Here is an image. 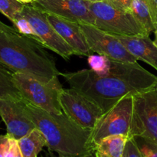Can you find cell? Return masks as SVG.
<instances>
[{
  "instance_id": "cell-26",
  "label": "cell",
  "mask_w": 157,
  "mask_h": 157,
  "mask_svg": "<svg viewBox=\"0 0 157 157\" xmlns=\"http://www.w3.org/2000/svg\"><path fill=\"white\" fill-rule=\"evenodd\" d=\"M41 157H96V156H95V153H91V154L85 155V156H65L48 150L47 151H45L44 153H43V155H41Z\"/></svg>"
},
{
  "instance_id": "cell-11",
  "label": "cell",
  "mask_w": 157,
  "mask_h": 157,
  "mask_svg": "<svg viewBox=\"0 0 157 157\" xmlns=\"http://www.w3.org/2000/svg\"><path fill=\"white\" fill-rule=\"evenodd\" d=\"M31 5L47 14L79 24L94 25L87 0H35Z\"/></svg>"
},
{
  "instance_id": "cell-2",
  "label": "cell",
  "mask_w": 157,
  "mask_h": 157,
  "mask_svg": "<svg viewBox=\"0 0 157 157\" xmlns=\"http://www.w3.org/2000/svg\"><path fill=\"white\" fill-rule=\"evenodd\" d=\"M25 102V111L47 140L48 150L65 156H81L94 153L90 129L84 128L64 113L56 114Z\"/></svg>"
},
{
  "instance_id": "cell-9",
  "label": "cell",
  "mask_w": 157,
  "mask_h": 157,
  "mask_svg": "<svg viewBox=\"0 0 157 157\" xmlns=\"http://www.w3.org/2000/svg\"><path fill=\"white\" fill-rule=\"evenodd\" d=\"M60 102L63 112L76 124L87 129L95 127L104 112L94 102L73 88H62Z\"/></svg>"
},
{
  "instance_id": "cell-7",
  "label": "cell",
  "mask_w": 157,
  "mask_h": 157,
  "mask_svg": "<svg viewBox=\"0 0 157 157\" xmlns=\"http://www.w3.org/2000/svg\"><path fill=\"white\" fill-rule=\"evenodd\" d=\"M134 136L157 143V84L133 96L131 137Z\"/></svg>"
},
{
  "instance_id": "cell-31",
  "label": "cell",
  "mask_w": 157,
  "mask_h": 157,
  "mask_svg": "<svg viewBox=\"0 0 157 157\" xmlns=\"http://www.w3.org/2000/svg\"><path fill=\"white\" fill-rule=\"evenodd\" d=\"M87 1L90 2H101L104 0H87Z\"/></svg>"
},
{
  "instance_id": "cell-22",
  "label": "cell",
  "mask_w": 157,
  "mask_h": 157,
  "mask_svg": "<svg viewBox=\"0 0 157 157\" xmlns=\"http://www.w3.org/2000/svg\"><path fill=\"white\" fill-rule=\"evenodd\" d=\"M123 157H144L134 137L129 138L127 140Z\"/></svg>"
},
{
  "instance_id": "cell-8",
  "label": "cell",
  "mask_w": 157,
  "mask_h": 157,
  "mask_svg": "<svg viewBox=\"0 0 157 157\" xmlns=\"http://www.w3.org/2000/svg\"><path fill=\"white\" fill-rule=\"evenodd\" d=\"M19 13L30 23L43 47L55 52L66 61L70 59L72 55H76V52L64 41L49 22L45 12L31 4H25Z\"/></svg>"
},
{
  "instance_id": "cell-1",
  "label": "cell",
  "mask_w": 157,
  "mask_h": 157,
  "mask_svg": "<svg viewBox=\"0 0 157 157\" xmlns=\"http://www.w3.org/2000/svg\"><path fill=\"white\" fill-rule=\"evenodd\" d=\"M90 69L61 74L71 88L88 98L106 113L121 100L150 90L157 76L137 62L117 61L102 55L88 57Z\"/></svg>"
},
{
  "instance_id": "cell-23",
  "label": "cell",
  "mask_w": 157,
  "mask_h": 157,
  "mask_svg": "<svg viewBox=\"0 0 157 157\" xmlns=\"http://www.w3.org/2000/svg\"><path fill=\"white\" fill-rule=\"evenodd\" d=\"M4 157H23L18 146V140L9 137Z\"/></svg>"
},
{
  "instance_id": "cell-28",
  "label": "cell",
  "mask_w": 157,
  "mask_h": 157,
  "mask_svg": "<svg viewBox=\"0 0 157 157\" xmlns=\"http://www.w3.org/2000/svg\"><path fill=\"white\" fill-rule=\"evenodd\" d=\"M0 32H18V31L15 29L14 27L9 26L3 23L2 21H0Z\"/></svg>"
},
{
  "instance_id": "cell-12",
  "label": "cell",
  "mask_w": 157,
  "mask_h": 157,
  "mask_svg": "<svg viewBox=\"0 0 157 157\" xmlns=\"http://www.w3.org/2000/svg\"><path fill=\"white\" fill-rule=\"evenodd\" d=\"M0 117L6 126V134L16 140L35 128L25 111V100L16 101L0 98Z\"/></svg>"
},
{
  "instance_id": "cell-21",
  "label": "cell",
  "mask_w": 157,
  "mask_h": 157,
  "mask_svg": "<svg viewBox=\"0 0 157 157\" xmlns=\"http://www.w3.org/2000/svg\"><path fill=\"white\" fill-rule=\"evenodd\" d=\"M134 139L137 144L138 147L140 150L144 157H157V143L150 140L134 136Z\"/></svg>"
},
{
  "instance_id": "cell-3",
  "label": "cell",
  "mask_w": 157,
  "mask_h": 157,
  "mask_svg": "<svg viewBox=\"0 0 157 157\" xmlns=\"http://www.w3.org/2000/svg\"><path fill=\"white\" fill-rule=\"evenodd\" d=\"M0 65L44 81L61 75L54 58L39 43L18 32H0Z\"/></svg>"
},
{
  "instance_id": "cell-18",
  "label": "cell",
  "mask_w": 157,
  "mask_h": 157,
  "mask_svg": "<svg viewBox=\"0 0 157 157\" xmlns=\"http://www.w3.org/2000/svg\"><path fill=\"white\" fill-rule=\"evenodd\" d=\"M0 98L11 101H24L12 80V72L0 65Z\"/></svg>"
},
{
  "instance_id": "cell-30",
  "label": "cell",
  "mask_w": 157,
  "mask_h": 157,
  "mask_svg": "<svg viewBox=\"0 0 157 157\" xmlns=\"http://www.w3.org/2000/svg\"><path fill=\"white\" fill-rule=\"evenodd\" d=\"M154 34H155V39H154V41H153V43H154L155 46H156V48H157V30L155 31Z\"/></svg>"
},
{
  "instance_id": "cell-17",
  "label": "cell",
  "mask_w": 157,
  "mask_h": 157,
  "mask_svg": "<svg viewBox=\"0 0 157 157\" xmlns=\"http://www.w3.org/2000/svg\"><path fill=\"white\" fill-rule=\"evenodd\" d=\"M130 12L149 33L156 30L148 0H133Z\"/></svg>"
},
{
  "instance_id": "cell-13",
  "label": "cell",
  "mask_w": 157,
  "mask_h": 157,
  "mask_svg": "<svg viewBox=\"0 0 157 157\" xmlns=\"http://www.w3.org/2000/svg\"><path fill=\"white\" fill-rule=\"evenodd\" d=\"M46 15L49 22L53 25L60 36L76 52V55L87 57L92 55L93 52L87 44L79 23L68 21L51 14L46 13Z\"/></svg>"
},
{
  "instance_id": "cell-24",
  "label": "cell",
  "mask_w": 157,
  "mask_h": 157,
  "mask_svg": "<svg viewBox=\"0 0 157 157\" xmlns=\"http://www.w3.org/2000/svg\"><path fill=\"white\" fill-rule=\"evenodd\" d=\"M115 8L124 11L130 12V8L133 0H105Z\"/></svg>"
},
{
  "instance_id": "cell-25",
  "label": "cell",
  "mask_w": 157,
  "mask_h": 157,
  "mask_svg": "<svg viewBox=\"0 0 157 157\" xmlns=\"http://www.w3.org/2000/svg\"><path fill=\"white\" fill-rule=\"evenodd\" d=\"M8 141H9V136L7 134L0 135V157H4Z\"/></svg>"
},
{
  "instance_id": "cell-6",
  "label": "cell",
  "mask_w": 157,
  "mask_h": 157,
  "mask_svg": "<svg viewBox=\"0 0 157 157\" xmlns=\"http://www.w3.org/2000/svg\"><path fill=\"white\" fill-rule=\"evenodd\" d=\"M133 96L128 95L124 98L100 118L90 135V142L94 149L95 144L107 136L126 135L131 137Z\"/></svg>"
},
{
  "instance_id": "cell-5",
  "label": "cell",
  "mask_w": 157,
  "mask_h": 157,
  "mask_svg": "<svg viewBox=\"0 0 157 157\" xmlns=\"http://www.w3.org/2000/svg\"><path fill=\"white\" fill-rule=\"evenodd\" d=\"M89 8L94 18V25L107 33L124 36L150 35L129 11L115 8L105 0L89 2Z\"/></svg>"
},
{
  "instance_id": "cell-16",
  "label": "cell",
  "mask_w": 157,
  "mask_h": 157,
  "mask_svg": "<svg viewBox=\"0 0 157 157\" xmlns=\"http://www.w3.org/2000/svg\"><path fill=\"white\" fill-rule=\"evenodd\" d=\"M23 157H38V155L47 147V140L38 129H35L18 140Z\"/></svg>"
},
{
  "instance_id": "cell-19",
  "label": "cell",
  "mask_w": 157,
  "mask_h": 157,
  "mask_svg": "<svg viewBox=\"0 0 157 157\" xmlns=\"http://www.w3.org/2000/svg\"><path fill=\"white\" fill-rule=\"evenodd\" d=\"M19 12L17 14L16 16L15 17V19L12 21V23H13V27L18 31V33L32 38V39H33L36 42L39 43L42 46L41 40H40V38L37 35L36 32H35L32 26L31 25L29 21L25 18H24Z\"/></svg>"
},
{
  "instance_id": "cell-10",
  "label": "cell",
  "mask_w": 157,
  "mask_h": 157,
  "mask_svg": "<svg viewBox=\"0 0 157 157\" xmlns=\"http://www.w3.org/2000/svg\"><path fill=\"white\" fill-rule=\"evenodd\" d=\"M87 44L93 53L111 59L129 63L138 60L127 50L124 44L113 35L90 24H80Z\"/></svg>"
},
{
  "instance_id": "cell-4",
  "label": "cell",
  "mask_w": 157,
  "mask_h": 157,
  "mask_svg": "<svg viewBox=\"0 0 157 157\" xmlns=\"http://www.w3.org/2000/svg\"><path fill=\"white\" fill-rule=\"evenodd\" d=\"M12 80L23 99L29 104L49 113H64L60 102L63 87L58 77L44 81L29 74L12 72Z\"/></svg>"
},
{
  "instance_id": "cell-20",
  "label": "cell",
  "mask_w": 157,
  "mask_h": 157,
  "mask_svg": "<svg viewBox=\"0 0 157 157\" xmlns=\"http://www.w3.org/2000/svg\"><path fill=\"white\" fill-rule=\"evenodd\" d=\"M24 5L16 0H0V12L12 22Z\"/></svg>"
},
{
  "instance_id": "cell-29",
  "label": "cell",
  "mask_w": 157,
  "mask_h": 157,
  "mask_svg": "<svg viewBox=\"0 0 157 157\" xmlns=\"http://www.w3.org/2000/svg\"><path fill=\"white\" fill-rule=\"evenodd\" d=\"M16 1L19 2L22 4H32L35 0H16Z\"/></svg>"
},
{
  "instance_id": "cell-15",
  "label": "cell",
  "mask_w": 157,
  "mask_h": 157,
  "mask_svg": "<svg viewBox=\"0 0 157 157\" xmlns=\"http://www.w3.org/2000/svg\"><path fill=\"white\" fill-rule=\"evenodd\" d=\"M126 135H113L100 140L95 144L96 157H123L126 144L128 140Z\"/></svg>"
},
{
  "instance_id": "cell-14",
  "label": "cell",
  "mask_w": 157,
  "mask_h": 157,
  "mask_svg": "<svg viewBox=\"0 0 157 157\" xmlns=\"http://www.w3.org/2000/svg\"><path fill=\"white\" fill-rule=\"evenodd\" d=\"M113 35V34H112ZM137 60L144 61L157 71V48L150 35L124 36L113 35Z\"/></svg>"
},
{
  "instance_id": "cell-27",
  "label": "cell",
  "mask_w": 157,
  "mask_h": 157,
  "mask_svg": "<svg viewBox=\"0 0 157 157\" xmlns=\"http://www.w3.org/2000/svg\"><path fill=\"white\" fill-rule=\"evenodd\" d=\"M150 3V9H151L152 16H153V21L156 25L157 30V0H148Z\"/></svg>"
}]
</instances>
